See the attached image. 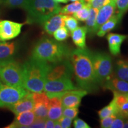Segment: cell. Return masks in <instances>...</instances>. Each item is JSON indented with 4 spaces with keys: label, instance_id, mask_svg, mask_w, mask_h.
I'll use <instances>...</instances> for the list:
<instances>
[{
    "label": "cell",
    "instance_id": "7c38bea8",
    "mask_svg": "<svg viewBox=\"0 0 128 128\" xmlns=\"http://www.w3.org/2000/svg\"><path fill=\"white\" fill-rule=\"evenodd\" d=\"M34 100V108L33 111L36 118L47 119L49 98L44 92L32 93Z\"/></svg>",
    "mask_w": 128,
    "mask_h": 128
},
{
    "label": "cell",
    "instance_id": "8fae6325",
    "mask_svg": "<svg viewBox=\"0 0 128 128\" xmlns=\"http://www.w3.org/2000/svg\"><path fill=\"white\" fill-rule=\"evenodd\" d=\"M87 94V91L82 89L72 90L64 92L60 97L62 107L78 108L82 98Z\"/></svg>",
    "mask_w": 128,
    "mask_h": 128
},
{
    "label": "cell",
    "instance_id": "9a60e30c",
    "mask_svg": "<svg viewBox=\"0 0 128 128\" xmlns=\"http://www.w3.org/2000/svg\"><path fill=\"white\" fill-rule=\"evenodd\" d=\"M16 116V118L14 121L6 128H29V126L33 124L35 118H36L33 110L22 112Z\"/></svg>",
    "mask_w": 128,
    "mask_h": 128
},
{
    "label": "cell",
    "instance_id": "ffe728a7",
    "mask_svg": "<svg viewBox=\"0 0 128 128\" xmlns=\"http://www.w3.org/2000/svg\"><path fill=\"white\" fill-rule=\"evenodd\" d=\"M106 38L110 53L113 55H119L120 54L122 44L127 38V36L110 33L107 35Z\"/></svg>",
    "mask_w": 128,
    "mask_h": 128
},
{
    "label": "cell",
    "instance_id": "ee69618b",
    "mask_svg": "<svg viewBox=\"0 0 128 128\" xmlns=\"http://www.w3.org/2000/svg\"><path fill=\"white\" fill-rule=\"evenodd\" d=\"M69 1H71V2H75V1H79V0H68Z\"/></svg>",
    "mask_w": 128,
    "mask_h": 128
},
{
    "label": "cell",
    "instance_id": "83f0119b",
    "mask_svg": "<svg viewBox=\"0 0 128 128\" xmlns=\"http://www.w3.org/2000/svg\"><path fill=\"white\" fill-rule=\"evenodd\" d=\"M90 6L88 3H86L83 7L81 8L80 10L73 14L74 17L76 18L78 21L81 22H86L90 14Z\"/></svg>",
    "mask_w": 128,
    "mask_h": 128
},
{
    "label": "cell",
    "instance_id": "8d00e7d4",
    "mask_svg": "<svg viewBox=\"0 0 128 128\" xmlns=\"http://www.w3.org/2000/svg\"><path fill=\"white\" fill-rule=\"evenodd\" d=\"M58 122H60L62 128H70L71 127L72 119L68 117L62 116L58 120Z\"/></svg>",
    "mask_w": 128,
    "mask_h": 128
},
{
    "label": "cell",
    "instance_id": "e0dca14e",
    "mask_svg": "<svg viewBox=\"0 0 128 128\" xmlns=\"http://www.w3.org/2000/svg\"><path fill=\"white\" fill-rule=\"evenodd\" d=\"M62 107L60 97L54 96L49 98L48 118L54 121L58 120L62 116Z\"/></svg>",
    "mask_w": 128,
    "mask_h": 128
},
{
    "label": "cell",
    "instance_id": "4fadbf2b",
    "mask_svg": "<svg viewBox=\"0 0 128 128\" xmlns=\"http://www.w3.org/2000/svg\"><path fill=\"white\" fill-rule=\"evenodd\" d=\"M116 0H112L109 3L98 10L97 18H96L95 28H94L95 34H96L97 30L100 28L101 26L107 22L116 12Z\"/></svg>",
    "mask_w": 128,
    "mask_h": 128
},
{
    "label": "cell",
    "instance_id": "ab89813d",
    "mask_svg": "<svg viewBox=\"0 0 128 128\" xmlns=\"http://www.w3.org/2000/svg\"><path fill=\"white\" fill-rule=\"evenodd\" d=\"M55 121L53 120L52 119H46V122H45V128H54V126H55Z\"/></svg>",
    "mask_w": 128,
    "mask_h": 128
},
{
    "label": "cell",
    "instance_id": "d6a6232c",
    "mask_svg": "<svg viewBox=\"0 0 128 128\" xmlns=\"http://www.w3.org/2000/svg\"><path fill=\"white\" fill-rule=\"evenodd\" d=\"M116 6L118 12L124 14L128 10V0H116Z\"/></svg>",
    "mask_w": 128,
    "mask_h": 128
},
{
    "label": "cell",
    "instance_id": "8992f818",
    "mask_svg": "<svg viewBox=\"0 0 128 128\" xmlns=\"http://www.w3.org/2000/svg\"><path fill=\"white\" fill-rule=\"evenodd\" d=\"M92 66L96 78L99 86L113 76V64L111 57L104 52H92Z\"/></svg>",
    "mask_w": 128,
    "mask_h": 128
},
{
    "label": "cell",
    "instance_id": "4dcf8cb0",
    "mask_svg": "<svg viewBox=\"0 0 128 128\" xmlns=\"http://www.w3.org/2000/svg\"><path fill=\"white\" fill-rule=\"evenodd\" d=\"M4 4L8 7L15 8H24L26 0H4Z\"/></svg>",
    "mask_w": 128,
    "mask_h": 128
},
{
    "label": "cell",
    "instance_id": "2e32d148",
    "mask_svg": "<svg viewBox=\"0 0 128 128\" xmlns=\"http://www.w3.org/2000/svg\"><path fill=\"white\" fill-rule=\"evenodd\" d=\"M104 90H109L118 93H128V82L112 76L102 85Z\"/></svg>",
    "mask_w": 128,
    "mask_h": 128
},
{
    "label": "cell",
    "instance_id": "5b68a950",
    "mask_svg": "<svg viewBox=\"0 0 128 128\" xmlns=\"http://www.w3.org/2000/svg\"><path fill=\"white\" fill-rule=\"evenodd\" d=\"M0 80L7 86L24 88L22 65L12 59L0 60Z\"/></svg>",
    "mask_w": 128,
    "mask_h": 128
},
{
    "label": "cell",
    "instance_id": "1f68e13d",
    "mask_svg": "<svg viewBox=\"0 0 128 128\" xmlns=\"http://www.w3.org/2000/svg\"><path fill=\"white\" fill-rule=\"evenodd\" d=\"M79 110L77 108H63L62 116L68 117L72 119H76L78 116Z\"/></svg>",
    "mask_w": 128,
    "mask_h": 128
},
{
    "label": "cell",
    "instance_id": "6da1fadb",
    "mask_svg": "<svg viewBox=\"0 0 128 128\" xmlns=\"http://www.w3.org/2000/svg\"><path fill=\"white\" fill-rule=\"evenodd\" d=\"M92 52L87 48H78L71 51L69 58L78 88L88 92H95L100 86L94 74Z\"/></svg>",
    "mask_w": 128,
    "mask_h": 128
},
{
    "label": "cell",
    "instance_id": "b9f144b4",
    "mask_svg": "<svg viewBox=\"0 0 128 128\" xmlns=\"http://www.w3.org/2000/svg\"><path fill=\"white\" fill-rule=\"evenodd\" d=\"M54 1L57 3H67L68 2V0H54Z\"/></svg>",
    "mask_w": 128,
    "mask_h": 128
},
{
    "label": "cell",
    "instance_id": "ba28073f",
    "mask_svg": "<svg viewBox=\"0 0 128 128\" xmlns=\"http://www.w3.org/2000/svg\"><path fill=\"white\" fill-rule=\"evenodd\" d=\"M74 75L73 69L70 59L61 62L50 64L46 81L63 78H72Z\"/></svg>",
    "mask_w": 128,
    "mask_h": 128
},
{
    "label": "cell",
    "instance_id": "f6af8a7d",
    "mask_svg": "<svg viewBox=\"0 0 128 128\" xmlns=\"http://www.w3.org/2000/svg\"><path fill=\"white\" fill-rule=\"evenodd\" d=\"M85 1H86V2H89V1H90V0H85Z\"/></svg>",
    "mask_w": 128,
    "mask_h": 128
},
{
    "label": "cell",
    "instance_id": "30bf717a",
    "mask_svg": "<svg viewBox=\"0 0 128 128\" xmlns=\"http://www.w3.org/2000/svg\"><path fill=\"white\" fill-rule=\"evenodd\" d=\"M23 25L10 20H0V42L10 40L18 36Z\"/></svg>",
    "mask_w": 128,
    "mask_h": 128
},
{
    "label": "cell",
    "instance_id": "7402d4cb",
    "mask_svg": "<svg viewBox=\"0 0 128 128\" xmlns=\"http://www.w3.org/2000/svg\"><path fill=\"white\" fill-rule=\"evenodd\" d=\"M87 33V28L85 26L78 27L71 32V38L76 45L79 48H86V36Z\"/></svg>",
    "mask_w": 128,
    "mask_h": 128
},
{
    "label": "cell",
    "instance_id": "7bdbcfd3",
    "mask_svg": "<svg viewBox=\"0 0 128 128\" xmlns=\"http://www.w3.org/2000/svg\"><path fill=\"white\" fill-rule=\"evenodd\" d=\"M54 128H62L58 120L55 121V126H54Z\"/></svg>",
    "mask_w": 128,
    "mask_h": 128
},
{
    "label": "cell",
    "instance_id": "f546056e",
    "mask_svg": "<svg viewBox=\"0 0 128 128\" xmlns=\"http://www.w3.org/2000/svg\"><path fill=\"white\" fill-rule=\"evenodd\" d=\"M65 26L70 32H72L78 27V22L74 17L66 15L65 18Z\"/></svg>",
    "mask_w": 128,
    "mask_h": 128
},
{
    "label": "cell",
    "instance_id": "3957f363",
    "mask_svg": "<svg viewBox=\"0 0 128 128\" xmlns=\"http://www.w3.org/2000/svg\"><path fill=\"white\" fill-rule=\"evenodd\" d=\"M50 64L31 58L22 65L23 87L32 92H44Z\"/></svg>",
    "mask_w": 128,
    "mask_h": 128
},
{
    "label": "cell",
    "instance_id": "f35d334b",
    "mask_svg": "<svg viewBox=\"0 0 128 128\" xmlns=\"http://www.w3.org/2000/svg\"><path fill=\"white\" fill-rule=\"evenodd\" d=\"M73 124L75 128H90V126L86 122L80 118H76Z\"/></svg>",
    "mask_w": 128,
    "mask_h": 128
},
{
    "label": "cell",
    "instance_id": "ac0fdd59",
    "mask_svg": "<svg viewBox=\"0 0 128 128\" xmlns=\"http://www.w3.org/2000/svg\"><path fill=\"white\" fill-rule=\"evenodd\" d=\"M113 92L114 103L118 114H120L124 119L128 118V93Z\"/></svg>",
    "mask_w": 128,
    "mask_h": 128
},
{
    "label": "cell",
    "instance_id": "5bb4252c",
    "mask_svg": "<svg viewBox=\"0 0 128 128\" xmlns=\"http://www.w3.org/2000/svg\"><path fill=\"white\" fill-rule=\"evenodd\" d=\"M32 92H28L25 96H24L22 98L19 100L17 103L12 104L8 108L12 113L16 115L27 111L33 110L34 108V100H33V96Z\"/></svg>",
    "mask_w": 128,
    "mask_h": 128
},
{
    "label": "cell",
    "instance_id": "484cf974",
    "mask_svg": "<svg viewBox=\"0 0 128 128\" xmlns=\"http://www.w3.org/2000/svg\"><path fill=\"white\" fill-rule=\"evenodd\" d=\"M98 10L94 8L91 7L90 9V14L87 20H86V27L87 28V33L90 37H92L95 35L94 28H95L96 18L98 14Z\"/></svg>",
    "mask_w": 128,
    "mask_h": 128
},
{
    "label": "cell",
    "instance_id": "52a82bcc",
    "mask_svg": "<svg viewBox=\"0 0 128 128\" xmlns=\"http://www.w3.org/2000/svg\"><path fill=\"white\" fill-rule=\"evenodd\" d=\"M29 92L23 87L1 84L0 86V107L8 108L17 103Z\"/></svg>",
    "mask_w": 128,
    "mask_h": 128
},
{
    "label": "cell",
    "instance_id": "277c9868",
    "mask_svg": "<svg viewBox=\"0 0 128 128\" xmlns=\"http://www.w3.org/2000/svg\"><path fill=\"white\" fill-rule=\"evenodd\" d=\"M24 9L28 23L43 25L50 17L60 13L61 7L54 0H26Z\"/></svg>",
    "mask_w": 128,
    "mask_h": 128
},
{
    "label": "cell",
    "instance_id": "e575fe53",
    "mask_svg": "<svg viewBox=\"0 0 128 128\" xmlns=\"http://www.w3.org/2000/svg\"><path fill=\"white\" fill-rule=\"evenodd\" d=\"M117 114H113L111 116L106 117L100 119V127L102 128H110L113 120L116 118Z\"/></svg>",
    "mask_w": 128,
    "mask_h": 128
},
{
    "label": "cell",
    "instance_id": "9c48e42d",
    "mask_svg": "<svg viewBox=\"0 0 128 128\" xmlns=\"http://www.w3.org/2000/svg\"><path fill=\"white\" fill-rule=\"evenodd\" d=\"M80 89L74 84L72 78H63L46 81L44 86V92L48 97L66 91Z\"/></svg>",
    "mask_w": 128,
    "mask_h": 128
},
{
    "label": "cell",
    "instance_id": "44dd1931",
    "mask_svg": "<svg viewBox=\"0 0 128 128\" xmlns=\"http://www.w3.org/2000/svg\"><path fill=\"white\" fill-rule=\"evenodd\" d=\"M124 14L120 13L119 12H115L108 20L106 22L100 26V28L97 30V36L103 37L106 34L112 31L118 26Z\"/></svg>",
    "mask_w": 128,
    "mask_h": 128
},
{
    "label": "cell",
    "instance_id": "603a6c76",
    "mask_svg": "<svg viewBox=\"0 0 128 128\" xmlns=\"http://www.w3.org/2000/svg\"><path fill=\"white\" fill-rule=\"evenodd\" d=\"M17 50L16 43L0 42V60H12Z\"/></svg>",
    "mask_w": 128,
    "mask_h": 128
},
{
    "label": "cell",
    "instance_id": "f1b7e54d",
    "mask_svg": "<svg viewBox=\"0 0 128 128\" xmlns=\"http://www.w3.org/2000/svg\"><path fill=\"white\" fill-rule=\"evenodd\" d=\"M54 37L56 40L59 42H62L65 40L70 36L69 30L66 27L63 26L57 29L53 33Z\"/></svg>",
    "mask_w": 128,
    "mask_h": 128
},
{
    "label": "cell",
    "instance_id": "4316f807",
    "mask_svg": "<svg viewBox=\"0 0 128 128\" xmlns=\"http://www.w3.org/2000/svg\"><path fill=\"white\" fill-rule=\"evenodd\" d=\"M98 114L100 119L113 114H118L114 101L112 100L108 106L99 110Z\"/></svg>",
    "mask_w": 128,
    "mask_h": 128
},
{
    "label": "cell",
    "instance_id": "60d3db41",
    "mask_svg": "<svg viewBox=\"0 0 128 128\" xmlns=\"http://www.w3.org/2000/svg\"><path fill=\"white\" fill-rule=\"evenodd\" d=\"M124 128H128V118H127V119H124Z\"/></svg>",
    "mask_w": 128,
    "mask_h": 128
},
{
    "label": "cell",
    "instance_id": "7a4b0ae2",
    "mask_svg": "<svg viewBox=\"0 0 128 128\" xmlns=\"http://www.w3.org/2000/svg\"><path fill=\"white\" fill-rule=\"evenodd\" d=\"M71 51L66 44L49 38H43L33 48L32 58L53 64L68 60Z\"/></svg>",
    "mask_w": 128,
    "mask_h": 128
},
{
    "label": "cell",
    "instance_id": "bcb514c9",
    "mask_svg": "<svg viewBox=\"0 0 128 128\" xmlns=\"http://www.w3.org/2000/svg\"><path fill=\"white\" fill-rule=\"evenodd\" d=\"M1 84H1V82H0V86H1Z\"/></svg>",
    "mask_w": 128,
    "mask_h": 128
},
{
    "label": "cell",
    "instance_id": "d4e9b609",
    "mask_svg": "<svg viewBox=\"0 0 128 128\" xmlns=\"http://www.w3.org/2000/svg\"><path fill=\"white\" fill-rule=\"evenodd\" d=\"M86 3L87 2L85 0H79L75 2H72L71 4L66 5L63 8H61L60 13L64 15H73L78 10H80Z\"/></svg>",
    "mask_w": 128,
    "mask_h": 128
},
{
    "label": "cell",
    "instance_id": "836d02e7",
    "mask_svg": "<svg viewBox=\"0 0 128 128\" xmlns=\"http://www.w3.org/2000/svg\"><path fill=\"white\" fill-rule=\"evenodd\" d=\"M112 0H90L87 3L89 4L90 7L99 10L104 6L109 3Z\"/></svg>",
    "mask_w": 128,
    "mask_h": 128
},
{
    "label": "cell",
    "instance_id": "cb8c5ba5",
    "mask_svg": "<svg viewBox=\"0 0 128 128\" xmlns=\"http://www.w3.org/2000/svg\"><path fill=\"white\" fill-rule=\"evenodd\" d=\"M113 76L128 82V61L124 60H117L113 70Z\"/></svg>",
    "mask_w": 128,
    "mask_h": 128
},
{
    "label": "cell",
    "instance_id": "74e56055",
    "mask_svg": "<svg viewBox=\"0 0 128 128\" xmlns=\"http://www.w3.org/2000/svg\"><path fill=\"white\" fill-rule=\"evenodd\" d=\"M45 122L46 119H42V118H35L34 122H33L29 128H45Z\"/></svg>",
    "mask_w": 128,
    "mask_h": 128
},
{
    "label": "cell",
    "instance_id": "d6986e66",
    "mask_svg": "<svg viewBox=\"0 0 128 128\" xmlns=\"http://www.w3.org/2000/svg\"><path fill=\"white\" fill-rule=\"evenodd\" d=\"M66 15L56 14L50 17L43 24L44 29L48 34H53L56 30L65 26V18Z\"/></svg>",
    "mask_w": 128,
    "mask_h": 128
},
{
    "label": "cell",
    "instance_id": "d590c367",
    "mask_svg": "<svg viewBox=\"0 0 128 128\" xmlns=\"http://www.w3.org/2000/svg\"><path fill=\"white\" fill-rule=\"evenodd\" d=\"M124 118L120 114H117L116 118L113 120L110 128H124Z\"/></svg>",
    "mask_w": 128,
    "mask_h": 128
}]
</instances>
